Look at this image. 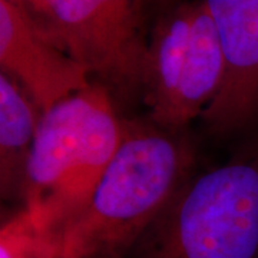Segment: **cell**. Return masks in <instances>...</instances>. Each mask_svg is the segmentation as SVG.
<instances>
[{
    "instance_id": "obj_1",
    "label": "cell",
    "mask_w": 258,
    "mask_h": 258,
    "mask_svg": "<svg viewBox=\"0 0 258 258\" xmlns=\"http://www.w3.org/2000/svg\"><path fill=\"white\" fill-rule=\"evenodd\" d=\"M195 158L185 128L128 120L92 198L62 232L60 258H125L192 175Z\"/></svg>"
},
{
    "instance_id": "obj_2",
    "label": "cell",
    "mask_w": 258,
    "mask_h": 258,
    "mask_svg": "<svg viewBox=\"0 0 258 258\" xmlns=\"http://www.w3.org/2000/svg\"><path fill=\"white\" fill-rule=\"evenodd\" d=\"M113 98L93 82L42 113L20 197L29 217L60 240L125 138L128 119L119 116Z\"/></svg>"
},
{
    "instance_id": "obj_3",
    "label": "cell",
    "mask_w": 258,
    "mask_h": 258,
    "mask_svg": "<svg viewBox=\"0 0 258 258\" xmlns=\"http://www.w3.org/2000/svg\"><path fill=\"white\" fill-rule=\"evenodd\" d=\"M139 244L144 258H258V148L189 176Z\"/></svg>"
},
{
    "instance_id": "obj_4",
    "label": "cell",
    "mask_w": 258,
    "mask_h": 258,
    "mask_svg": "<svg viewBox=\"0 0 258 258\" xmlns=\"http://www.w3.org/2000/svg\"><path fill=\"white\" fill-rule=\"evenodd\" d=\"M141 0H30L25 9L45 36L115 96L144 93L148 42Z\"/></svg>"
},
{
    "instance_id": "obj_5",
    "label": "cell",
    "mask_w": 258,
    "mask_h": 258,
    "mask_svg": "<svg viewBox=\"0 0 258 258\" xmlns=\"http://www.w3.org/2000/svg\"><path fill=\"white\" fill-rule=\"evenodd\" d=\"M221 39L227 76L203 115L218 137L258 123V0H204Z\"/></svg>"
},
{
    "instance_id": "obj_6",
    "label": "cell",
    "mask_w": 258,
    "mask_h": 258,
    "mask_svg": "<svg viewBox=\"0 0 258 258\" xmlns=\"http://www.w3.org/2000/svg\"><path fill=\"white\" fill-rule=\"evenodd\" d=\"M0 63L40 111L91 85V76L53 45L23 6L0 0Z\"/></svg>"
},
{
    "instance_id": "obj_7",
    "label": "cell",
    "mask_w": 258,
    "mask_h": 258,
    "mask_svg": "<svg viewBox=\"0 0 258 258\" xmlns=\"http://www.w3.org/2000/svg\"><path fill=\"white\" fill-rule=\"evenodd\" d=\"M225 76L227 60L221 39L205 2L198 0L184 72L165 128L184 129L203 115L221 92Z\"/></svg>"
},
{
    "instance_id": "obj_8",
    "label": "cell",
    "mask_w": 258,
    "mask_h": 258,
    "mask_svg": "<svg viewBox=\"0 0 258 258\" xmlns=\"http://www.w3.org/2000/svg\"><path fill=\"white\" fill-rule=\"evenodd\" d=\"M195 2L182 3L159 20L148 42L144 101L151 120L165 126L189 49Z\"/></svg>"
},
{
    "instance_id": "obj_9",
    "label": "cell",
    "mask_w": 258,
    "mask_h": 258,
    "mask_svg": "<svg viewBox=\"0 0 258 258\" xmlns=\"http://www.w3.org/2000/svg\"><path fill=\"white\" fill-rule=\"evenodd\" d=\"M40 108L12 76L0 74V188L2 197L22 191L29 155L42 118Z\"/></svg>"
},
{
    "instance_id": "obj_10",
    "label": "cell",
    "mask_w": 258,
    "mask_h": 258,
    "mask_svg": "<svg viewBox=\"0 0 258 258\" xmlns=\"http://www.w3.org/2000/svg\"><path fill=\"white\" fill-rule=\"evenodd\" d=\"M0 258H60V235L19 210L2 225Z\"/></svg>"
},
{
    "instance_id": "obj_11",
    "label": "cell",
    "mask_w": 258,
    "mask_h": 258,
    "mask_svg": "<svg viewBox=\"0 0 258 258\" xmlns=\"http://www.w3.org/2000/svg\"><path fill=\"white\" fill-rule=\"evenodd\" d=\"M8 2H10V3H16V5H20V6L26 8L30 0H8Z\"/></svg>"
},
{
    "instance_id": "obj_12",
    "label": "cell",
    "mask_w": 258,
    "mask_h": 258,
    "mask_svg": "<svg viewBox=\"0 0 258 258\" xmlns=\"http://www.w3.org/2000/svg\"><path fill=\"white\" fill-rule=\"evenodd\" d=\"M142 2V0H141ZM151 2H169V0H151Z\"/></svg>"
}]
</instances>
